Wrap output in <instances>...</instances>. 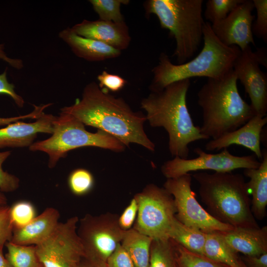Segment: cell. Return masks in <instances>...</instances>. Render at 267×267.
I'll return each instance as SVG.
<instances>
[{
  "label": "cell",
  "instance_id": "cell-1",
  "mask_svg": "<svg viewBox=\"0 0 267 267\" xmlns=\"http://www.w3.org/2000/svg\"><path fill=\"white\" fill-rule=\"evenodd\" d=\"M85 125L91 126L118 139L126 147L131 143L154 151L155 145L146 134L145 115L134 111L121 97H116L94 82L86 86L82 98L60 109Z\"/></svg>",
  "mask_w": 267,
  "mask_h": 267
},
{
  "label": "cell",
  "instance_id": "cell-2",
  "mask_svg": "<svg viewBox=\"0 0 267 267\" xmlns=\"http://www.w3.org/2000/svg\"><path fill=\"white\" fill-rule=\"evenodd\" d=\"M190 79L173 83L161 90L151 92L140 102L146 121L152 127H162L169 136L172 156L187 159L191 142L207 139L194 124L186 103Z\"/></svg>",
  "mask_w": 267,
  "mask_h": 267
},
{
  "label": "cell",
  "instance_id": "cell-3",
  "mask_svg": "<svg viewBox=\"0 0 267 267\" xmlns=\"http://www.w3.org/2000/svg\"><path fill=\"white\" fill-rule=\"evenodd\" d=\"M233 69L218 79L208 78L197 92V103L202 110L201 133L215 139L231 132L255 115L250 104L239 92Z\"/></svg>",
  "mask_w": 267,
  "mask_h": 267
},
{
  "label": "cell",
  "instance_id": "cell-4",
  "mask_svg": "<svg viewBox=\"0 0 267 267\" xmlns=\"http://www.w3.org/2000/svg\"><path fill=\"white\" fill-rule=\"evenodd\" d=\"M203 47L192 59L181 64H174L168 55L161 53L158 64L152 70L153 79L149 86L151 92L163 89L168 85L193 77L218 79L233 69L234 62L241 52L236 45L222 43L213 33L211 23L205 22L203 31Z\"/></svg>",
  "mask_w": 267,
  "mask_h": 267
},
{
  "label": "cell",
  "instance_id": "cell-5",
  "mask_svg": "<svg viewBox=\"0 0 267 267\" xmlns=\"http://www.w3.org/2000/svg\"><path fill=\"white\" fill-rule=\"evenodd\" d=\"M192 177L199 184L201 201L214 218L233 227H260L251 211L247 182L242 175L198 172Z\"/></svg>",
  "mask_w": 267,
  "mask_h": 267
},
{
  "label": "cell",
  "instance_id": "cell-6",
  "mask_svg": "<svg viewBox=\"0 0 267 267\" xmlns=\"http://www.w3.org/2000/svg\"><path fill=\"white\" fill-rule=\"evenodd\" d=\"M203 0H148L144 7L146 15L155 14L161 27L170 31L176 41L173 54L178 64L188 61L196 53L203 40L205 22Z\"/></svg>",
  "mask_w": 267,
  "mask_h": 267
},
{
  "label": "cell",
  "instance_id": "cell-7",
  "mask_svg": "<svg viewBox=\"0 0 267 267\" xmlns=\"http://www.w3.org/2000/svg\"><path fill=\"white\" fill-rule=\"evenodd\" d=\"M51 136L45 140L34 142L31 151H40L48 156V166L54 168L60 158L68 151L86 146L99 147L121 152L126 146L110 134L97 130L95 133L86 130L85 125L68 113L61 112L53 122Z\"/></svg>",
  "mask_w": 267,
  "mask_h": 267
},
{
  "label": "cell",
  "instance_id": "cell-8",
  "mask_svg": "<svg viewBox=\"0 0 267 267\" xmlns=\"http://www.w3.org/2000/svg\"><path fill=\"white\" fill-rule=\"evenodd\" d=\"M134 197L138 211L132 228L153 240L170 239L169 232L177 212L172 195L163 187L151 183Z\"/></svg>",
  "mask_w": 267,
  "mask_h": 267
},
{
  "label": "cell",
  "instance_id": "cell-9",
  "mask_svg": "<svg viewBox=\"0 0 267 267\" xmlns=\"http://www.w3.org/2000/svg\"><path fill=\"white\" fill-rule=\"evenodd\" d=\"M119 216L107 212L86 214L79 221L77 233L84 258L100 267H106L108 258L123 238L125 231L118 223Z\"/></svg>",
  "mask_w": 267,
  "mask_h": 267
},
{
  "label": "cell",
  "instance_id": "cell-10",
  "mask_svg": "<svg viewBox=\"0 0 267 267\" xmlns=\"http://www.w3.org/2000/svg\"><path fill=\"white\" fill-rule=\"evenodd\" d=\"M191 181L192 176L188 173L167 178L163 184V187L174 198L176 218L184 225L205 233L226 232L233 228L214 218L202 207L192 190Z\"/></svg>",
  "mask_w": 267,
  "mask_h": 267
},
{
  "label": "cell",
  "instance_id": "cell-11",
  "mask_svg": "<svg viewBox=\"0 0 267 267\" xmlns=\"http://www.w3.org/2000/svg\"><path fill=\"white\" fill-rule=\"evenodd\" d=\"M79 221L78 217L73 216L59 222L44 241L35 246L44 267H77L84 258L77 233Z\"/></svg>",
  "mask_w": 267,
  "mask_h": 267
},
{
  "label": "cell",
  "instance_id": "cell-12",
  "mask_svg": "<svg viewBox=\"0 0 267 267\" xmlns=\"http://www.w3.org/2000/svg\"><path fill=\"white\" fill-rule=\"evenodd\" d=\"M196 158L188 159L175 157L164 163L161 167L167 178H177L191 172L213 170L215 172H230L238 169H256L261 162L254 155L243 156L231 154L227 148L216 154L207 153L199 147L194 149Z\"/></svg>",
  "mask_w": 267,
  "mask_h": 267
},
{
  "label": "cell",
  "instance_id": "cell-13",
  "mask_svg": "<svg viewBox=\"0 0 267 267\" xmlns=\"http://www.w3.org/2000/svg\"><path fill=\"white\" fill-rule=\"evenodd\" d=\"M261 65L267 67L266 49L260 48L253 51L248 45L241 50L233 70L250 98V105L255 115L265 117L267 112V76L261 69Z\"/></svg>",
  "mask_w": 267,
  "mask_h": 267
},
{
  "label": "cell",
  "instance_id": "cell-14",
  "mask_svg": "<svg viewBox=\"0 0 267 267\" xmlns=\"http://www.w3.org/2000/svg\"><path fill=\"white\" fill-rule=\"evenodd\" d=\"M254 9L252 0H244L224 19L211 24L213 33L222 43L227 46L236 45L241 50L250 44L255 46L252 31L255 17L252 14Z\"/></svg>",
  "mask_w": 267,
  "mask_h": 267
},
{
  "label": "cell",
  "instance_id": "cell-15",
  "mask_svg": "<svg viewBox=\"0 0 267 267\" xmlns=\"http://www.w3.org/2000/svg\"><path fill=\"white\" fill-rule=\"evenodd\" d=\"M267 123V116L254 115L238 129L209 141L205 145V149L207 151H218L231 145H241L253 151L255 156L262 161L261 134L263 128Z\"/></svg>",
  "mask_w": 267,
  "mask_h": 267
},
{
  "label": "cell",
  "instance_id": "cell-16",
  "mask_svg": "<svg viewBox=\"0 0 267 267\" xmlns=\"http://www.w3.org/2000/svg\"><path fill=\"white\" fill-rule=\"evenodd\" d=\"M70 29L79 36L101 42L121 51L128 47L131 41L125 21L84 20Z\"/></svg>",
  "mask_w": 267,
  "mask_h": 267
},
{
  "label": "cell",
  "instance_id": "cell-17",
  "mask_svg": "<svg viewBox=\"0 0 267 267\" xmlns=\"http://www.w3.org/2000/svg\"><path fill=\"white\" fill-rule=\"evenodd\" d=\"M56 116L43 112L32 123L21 121L0 129V148L30 147L38 134H52Z\"/></svg>",
  "mask_w": 267,
  "mask_h": 267
},
{
  "label": "cell",
  "instance_id": "cell-18",
  "mask_svg": "<svg viewBox=\"0 0 267 267\" xmlns=\"http://www.w3.org/2000/svg\"><path fill=\"white\" fill-rule=\"evenodd\" d=\"M60 214L54 208H46L26 225L13 228L10 242L20 245L36 246L44 241L59 222Z\"/></svg>",
  "mask_w": 267,
  "mask_h": 267
},
{
  "label": "cell",
  "instance_id": "cell-19",
  "mask_svg": "<svg viewBox=\"0 0 267 267\" xmlns=\"http://www.w3.org/2000/svg\"><path fill=\"white\" fill-rule=\"evenodd\" d=\"M222 234L226 243L237 253L255 256L267 253V226L233 227Z\"/></svg>",
  "mask_w": 267,
  "mask_h": 267
},
{
  "label": "cell",
  "instance_id": "cell-20",
  "mask_svg": "<svg viewBox=\"0 0 267 267\" xmlns=\"http://www.w3.org/2000/svg\"><path fill=\"white\" fill-rule=\"evenodd\" d=\"M59 35L76 55L88 61H103L121 54V51L103 43L77 35L70 28L63 30Z\"/></svg>",
  "mask_w": 267,
  "mask_h": 267
},
{
  "label": "cell",
  "instance_id": "cell-21",
  "mask_svg": "<svg viewBox=\"0 0 267 267\" xmlns=\"http://www.w3.org/2000/svg\"><path fill=\"white\" fill-rule=\"evenodd\" d=\"M263 158L256 169H245L244 174L250 180L247 182L249 194L252 195L251 209L255 219L262 220L267 215V152L262 151Z\"/></svg>",
  "mask_w": 267,
  "mask_h": 267
},
{
  "label": "cell",
  "instance_id": "cell-22",
  "mask_svg": "<svg viewBox=\"0 0 267 267\" xmlns=\"http://www.w3.org/2000/svg\"><path fill=\"white\" fill-rule=\"evenodd\" d=\"M203 255L208 259L228 267H247L237 253L226 243L222 232L206 233Z\"/></svg>",
  "mask_w": 267,
  "mask_h": 267
},
{
  "label": "cell",
  "instance_id": "cell-23",
  "mask_svg": "<svg viewBox=\"0 0 267 267\" xmlns=\"http://www.w3.org/2000/svg\"><path fill=\"white\" fill-rule=\"evenodd\" d=\"M153 239L132 228L125 231L120 243L136 267H149Z\"/></svg>",
  "mask_w": 267,
  "mask_h": 267
},
{
  "label": "cell",
  "instance_id": "cell-24",
  "mask_svg": "<svg viewBox=\"0 0 267 267\" xmlns=\"http://www.w3.org/2000/svg\"><path fill=\"white\" fill-rule=\"evenodd\" d=\"M169 238L187 250L204 256L203 249L206 233L184 225L176 216L172 224Z\"/></svg>",
  "mask_w": 267,
  "mask_h": 267
},
{
  "label": "cell",
  "instance_id": "cell-25",
  "mask_svg": "<svg viewBox=\"0 0 267 267\" xmlns=\"http://www.w3.org/2000/svg\"><path fill=\"white\" fill-rule=\"evenodd\" d=\"M5 257L12 267H44L34 245H20L7 242Z\"/></svg>",
  "mask_w": 267,
  "mask_h": 267
},
{
  "label": "cell",
  "instance_id": "cell-26",
  "mask_svg": "<svg viewBox=\"0 0 267 267\" xmlns=\"http://www.w3.org/2000/svg\"><path fill=\"white\" fill-rule=\"evenodd\" d=\"M149 267H177L171 239L153 240Z\"/></svg>",
  "mask_w": 267,
  "mask_h": 267
},
{
  "label": "cell",
  "instance_id": "cell-27",
  "mask_svg": "<svg viewBox=\"0 0 267 267\" xmlns=\"http://www.w3.org/2000/svg\"><path fill=\"white\" fill-rule=\"evenodd\" d=\"M171 240L177 267H228L214 262L204 256L190 252L174 241Z\"/></svg>",
  "mask_w": 267,
  "mask_h": 267
},
{
  "label": "cell",
  "instance_id": "cell-28",
  "mask_svg": "<svg viewBox=\"0 0 267 267\" xmlns=\"http://www.w3.org/2000/svg\"><path fill=\"white\" fill-rule=\"evenodd\" d=\"M94 10L98 14L99 20L122 22L125 21L121 12V4H128L129 0H90Z\"/></svg>",
  "mask_w": 267,
  "mask_h": 267
},
{
  "label": "cell",
  "instance_id": "cell-29",
  "mask_svg": "<svg viewBox=\"0 0 267 267\" xmlns=\"http://www.w3.org/2000/svg\"><path fill=\"white\" fill-rule=\"evenodd\" d=\"M244 0H208L204 12L205 18L211 24L224 19Z\"/></svg>",
  "mask_w": 267,
  "mask_h": 267
},
{
  "label": "cell",
  "instance_id": "cell-30",
  "mask_svg": "<svg viewBox=\"0 0 267 267\" xmlns=\"http://www.w3.org/2000/svg\"><path fill=\"white\" fill-rule=\"evenodd\" d=\"M69 188L77 196H83L89 193L93 188L94 179L88 170L78 168L73 170L68 179Z\"/></svg>",
  "mask_w": 267,
  "mask_h": 267
},
{
  "label": "cell",
  "instance_id": "cell-31",
  "mask_svg": "<svg viewBox=\"0 0 267 267\" xmlns=\"http://www.w3.org/2000/svg\"><path fill=\"white\" fill-rule=\"evenodd\" d=\"M34 205L27 201L15 203L9 209V215L13 228L23 227L30 222L36 217Z\"/></svg>",
  "mask_w": 267,
  "mask_h": 267
},
{
  "label": "cell",
  "instance_id": "cell-32",
  "mask_svg": "<svg viewBox=\"0 0 267 267\" xmlns=\"http://www.w3.org/2000/svg\"><path fill=\"white\" fill-rule=\"evenodd\" d=\"M254 9L257 12V17L253 22V34L267 42V0H252Z\"/></svg>",
  "mask_w": 267,
  "mask_h": 267
},
{
  "label": "cell",
  "instance_id": "cell-33",
  "mask_svg": "<svg viewBox=\"0 0 267 267\" xmlns=\"http://www.w3.org/2000/svg\"><path fill=\"white\" fill-rule=\"evenodd\" d=\"M10 154V151L0 152V191L2 192L14 191L19 186L18 178L3 171L2 168V164Z\"/></svg>",
  "mask_w": 267,
  "mask_h": 267
},
{
  "label": "cell",
  "instance_id": "cell-34",
  "mask_svg": "<svg viewBox=\"0 0 267 267\" xmlns=\"http://www.w3.org/2000/svg\"><path fill=\"white\" fill-rule=\"evenodd\" d=\"M97 78L100 88L113 92L121 90L127 83V81L122 77L106 71H103Z\"/></svg>",
  "mask_w": 267,
  "mask_h": 267
},
{
  "label": "cell",
  "instance_id": "cell-35",
  "mask_svg": "<svg viewBox=\"0 0 267 267\" xmlns=\"http://www.w3.org/2000/svg\"><path fill=\"white\" fill-rule=\"evenodd\" d=\"M10 207L0 206V245L10 241L13 226L9 215Z\"/></svg>",
  "mask_w": 267,
  "mask_h": 267
},
{
  "label": "cell",
  "instance_id": "cell-36",
  "mask_svg": "<svg viewBox=\"0 0 267 267\" xmlns=\"http://www.w3.org/2000/svg\"><path fill=\"white\" fill-rule=\"evenodd\" d=\"M138 205L134 197L120 216L118 217V223L124 231L132 228L136 219Z\"/></svg>",
  "mask_w": 267,
  "mask_h": 267
},
{
  "label": "cell",
  "instance_id": "cell-37",
  "mask_svg": "<svg viewBox=\"0 0 267 267\" xmlns=\"http://www.w3.org/2000/svg\"><path fill=\"white\" fill-rule=\"evenodd\" d=\"M106 267H136V266L129 255L120 243L108 258Z\"/></svg>",
  "mask_w": 267,
  "mask_h": 267
},
{
  "label": "cell",
  "instance_id": "cell-38",
  "mask_svg": "<svg viewBox=\"0 0 267 267\" xmlns=\"http://www.w3.org/2000/svg\"><path fill=\"white\" fill-rule=\"evenodd\" d=\"M0 94L9 96L18 106L20 107L23 106L24 99L16 93L14 90V86L9 83L7 80L6 70L0 74Z\"/></svg>",
  "mask_w": 267,
  "mask_h": 267
},
{
  "label": "cell",
  "instance_id": "cell-39",
  "mask_svg": "<svg viewBox=\"0 0 267 267\" xmlns=\"http://www.w3.org/2000/svg\"><path fill=\"white\" fill-rule=\"evenodd\" d=\"M49 105V104L38 106L34 105L35 108L33 111L26 115L9 118L0 117V127L6 126L10 123L16 122L26 119H34L36 120L44 112V109Z\"/></svg>",
  "mask_w": 267,
  "mask_h": 267
},
{
  "label": "cell",
  "instance_id": "cell-40",
  "mask_svg": "<svg viewBox=\"0 0 267 267\" xmlns=\"http://www.w3.org/2000/svg\"><path fill=\"white\" fill-rule=\"evenodd\" d=\"M242 261L247 267H267V253L260 256H245Z\"/></svg>",
  "mask_w": 267,
  "mask_h": 267
},
{
  "label": "cell",
  "instance_id": "cell-41",
  "mask_svg": "<svg viewBox=\"0 0 267 267\" xmlns=\"http://www.w3.org/2000/svg\"><path fill=\"white\" fill-rule=\"evenodd\" d=\"M0 59L17 69H20L23 67V65L21 60L13 59L7 56L4 51L3 45L1 44H0Z\"/></svg>",
  "mask_w": 267,
  "mask_h": 267
},
{
  "label": "cell",
  "instance_id": "cell-42",
  "mask_svg": "<svg viewBox=\"0 0 267 267\" xmlns=\"http://www.w3.org/2000/svg\"><path fill=\"white\" fill-rule=\"evenodd\" d=\"M2 245H0V267H12L3 253Z\"/></svg>",
  "mask_w": 267,
  "mask_h": 267
},
{
  "label": "cell",
  "instance_id": "cell-43",
  "mask_svg": "<svg viewBox=\"0 0 267 267\" xmlns=\"http://www.w3.org/2000/svg\"><path fill=\"white\" fill-rule=\"evenodd\" d=\"M84 259V261H83V259L79 264L77 267H100L96 265H94L91 262L88 261L86 259Z\"/></svg>",
  "mask_w": 267,
  "mask_h": 267
},
{
  "label": "cell",
  "instance_id": "cell-44",
  "mask_svg": "<svg viewBox=\"0 0 267 267\" xmlns=\"http://www.w3.org/2000/svg\"><path fill=\"white\" fill-rule=\"evenodd\" d=\"M7 204V199L2 192L0 191V206L5 205Z\"/></svg>",
  "mask_w": 267,
  "mask_h": 267
}]
</instances>
